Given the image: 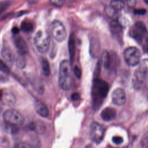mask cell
<instances>
[{
	"label": "cell",
	"mask_w": 148,
	"mask_h": 148,
	"mask_svg": "<svg viewBox=\"0 0 148 148\" xmlns=\"http://www.w3.org/2000/svg\"><path fill=\"white\" fill-rule=\"evenodd\" d=\"M109 91L108 84L100 79H95L92 87V98L93 106L99 108Z\"/></svg>",
	"instance_id": "1"
},
{
	"label": "cell",
	"mask_w": 148,
	"mask_h": 148,
	"mask_svg": "<svg viewBox=\"0 0 148 148\" xmlns=\"http://www.w3.org/2000/svg\"><path fill=\"white\" fill-rule=\"evenodd\" d=\"M71 65L69 62L64 60H62L59 67L58 84L60 88L64 91L70 90L72 85Z\"/></svg>",
	"instance_id": "2"
},
{
	"label": "cell",
	"mask_w": 148,
	"mask_h": 148,
	"mask_svg": "<svg viewBox=\"0 0 148 148\" xmlns=\"http://www.w3.org/2000/svg\"><path fill=\"white\" fill-rule=\"evenodd\" d=\"M148 76V60H143L140 62L138 69L135 72L132 80V86L134 88L138 90L144 85Z\"/></svg>",
	"instance_id": "3"
},
{
	"label": "cell",
	"mask_w": 148,
	"mask_h": 148,
	"mask_svg": "<svg viewBox=\"0 0 148 148\" xmlns=\"http://www.w3.org/2000/svg\"><path fill=\"white\" fill-rule=\"evenodd\" d=\"M34 43L37 50L40 53H45L48 50L50 44V36L45 31L39 30L35 35Z\"/></svg>",
	"instance_id": "4"
},
{
	"label": "cell",
	"mask_w": 148,
	"mask_h": 148,
	"mask_svg": "<svg viewBox=\"0 0 148 148\" xmlns=\"http://www.w3.org/2000/svg\"><path fill=\"white\" fill-rule=\"evenodd\" d=\"M123 57L125 63L130 66H135L140 62L141 53L135 47L126 48L123 52Z\"/></svg>",
	"instance_id": "5"
},
{
	"label": "cell",
	"mask_w": 148,
	"mask_h": 148,
	"mask_svg": "<svg viewBox=\"0 0 148 148\" xmlns=\"http://www.w3.org/2000/svg\"><path fill=\"white\" fill-rule=\"evenodd\" d=\"M2 117L5 123L16 126L21 125L24 120L23 115L18 110L13 108L5 110L2 114Z\"/></svg>",
	"instance_id": "6"
},
{
	"label": "cell",
	"mask_w": 148,
	"mask_h": 148,
	"mask_svg": "<svg viewBox=\"0 0 148 148\" xmlns=\"http://www.w3.org/2000/svg\"><path fill=\"white\" fill-rule=\"evenodd\" d=\"M50 29L51 35L56 41L62 42L66 39V29L61 21L54 20L51 24Z\"/></svg>",
	"instance_id": "7"
},
{
	"label": "cell",
	"mask_w": 148,
	"mask_h": 148,
	"mask_svg": "<svg viewBox=\"0 0 148 148\" xmlns=\"http://www.w3.org/2000/svg\"><path fill=\"white\" fill-rule=\"evenodd\" d=\"M147 34V28L143 23L141 21L136 22L130 29V36L137 42L142 43L143 40L146 37Z\"/></svg>",
	"instance_id": "8"
},
{
	"label": "cell",
	"mask_w": 148,
	"mask_h": 148,
	"mask_svg": "<svg viewBox=\"0 0 148 148\" xmlns=\"http://www.w3.org/2000/svg\"><path fill=\"white\" fill-rule=\"evenodd\" d=\"M104 127L97 122H92L90 126V137L92 142L96 144L100 143L104 137Z\"/></svg>",
	"instance_id": "9"
},
{
	"label": "cell",
	"mask_w": 148,
	"mask_h": 148,
	"mask_svg": "<svg viewBox=\"0 0 148 148\" xmlns=\"http://www.w3.org/2000/svg\"><path fill=\"white\" fill-rule=\"evenodd\" d=\"M0 101L4 105L12 106L15 104L16 98L12 91L7 88H3L0 90Z\"/></svg>",
	"instance_id": "10"
},
{
	"label": "cell",
	"mask_w": 148,
	"mask_h": 148,
	"mask_svg": "<svg viewBox=\"0 0 148 148\" xmlns=\"http://www.w3.org/2000/svg\"><path fill=\"white\" fill-rule=\"evenodd\" d=\"M112 102L117 106H122L126 102V94L124 90L120 88L115 89L112 94Z\"/></svg>",
	"instance_id": "11"
},
{
	"label": "cell",
	"mask_w": 148,
	"mask_h": 148,
	"mask_svg": "<svg viewBox=\"0 0 148 148\" xmlns=\"http://www.w3.org/2000/svg\"><path fill=\"white\" fill-rule=\"evenodd\" d=\"M1 56L7 64L12 65L15 61L14 54L11 49V48L8 46H3L1 50Z\"/></svg>",
	"instance_id": "12"
},
{
	"label": "cell",
	"mask_w": 148,
	"mask_h": 148,
	"mask_svg": "<svg viewBox=\"0 0 148 148\" xmlns=\"http://www.w3.org/2000/svg\"><path fill=\"white\" fill-rule=\"evenodd\" d=\"M15 46L20 54L25 55L28 51V45L24 39L21 36H17L14 40Z\"/></svg>",
	"instance_id": "13"
},
{
	"label": "cell",
	"mask_w": 148,
	"mask_h": 148,
	"mask_svg": "<svg viewBox=\"0 0 148 148\" xmlns=\"http://www.w3.org/2000/svg\"><path fill=\"white\" fill-rule=\"evenodd\" d=\"M34 107L36 113L42 117H47L49 114V110L46 105L39 100L34 102Z\"/></svg>",
	"instance_id": "14"
},
{
	"label": "cell",
	"mask_w": 148,
	"mask_h": 148,
	"mask_svg": "<svg viewBox=\"0 0 148 148\" xmlns=\"http://www.w3.org/2000/svg\"><path fill=\"white\" fill-rule=\"evenodd\" d=\"M116 116V110L113 108L107 107L103 109L101 113V118L105 121H110L115 119Z\"/></svg>",
	"instance_id": "15"
},
{
	"label": "cell",
	"mask_w": 148,
	"mask_h": 148,
	"mask_svg": "<svg viewBox=\"0 0 148 148\" xmlns=\"http://www.w3.org/2000/svg\"><path fill=\"white\" fill-rule=\"evenodd\" d=\"M110 28L114 35H119L122 32V25L116 19H113L110 23Z\"/></svg>",
	"instance_id": "16"
},
{
	"label": "cell",
	"mask_w": 148,
	"mask_h": 148,
	"mask_svg": "<svg viewBox=\"0 0 148 148\" xmlns=\"http://www.w3.org/2000/svg\"><path fill=\"white\" fill-rule=\"evenodd\" d=\"M41 68L42 73L45 76H49L50 73V68L49 63L46 58H42L41 60Z\"/></svg>",
	"instance_id": "17"
},
{
	"label": "cell",
	"mask_w": 148,
	"mask_h": 148,
	"mask_svg": "<svg viewBox=\"0 0 148 148\" xmlns=\"http://www.w3.org/2000/svg\"><path fill=\"white\" fill-rule=\"evenodd\" d=\"M34 26L32 23L28 20H25L21 24V29L25 32H30L33 30Z\"/></svg>",
	"instance_id": "18"
},
{
	"label": "cell",
	"mask_w": 148,
	"mask_h": 148,
	"mask_svg": "<svg viewBox=\"0 0 148 148\" xmlns=\"http://www.w3.org/2000/svg\"><path fill=\"white\" fill-rule=\"evenodd\" d=\"M75 40H74V38L73 36H71L69 39V52L70 54V57L71 60H73V57L75 55Z\"/></svg>",
	"instance_id": "19"
},
{
	"label": "cell",
	"mask_w": 148,
	"mask_h": 148,
	"mask_svg": "<svg viewBox=\"0 0 148 148\" xmlns=\"http://www.w3.org/2000/svg\"><path fill=\"white\" fill-rule=\"evenodd\" d=\"M15 62H16V66L20 69L24 68L25 66L26 61H25V59L24 58V55L19 54V56H18L15 58Z\"/></svg>",
	"instance_id": "20"
},
{
	"label": "cell",
	"mask_w": 148,
	"mask_h": 148,
	"mask_svg": "<svg viewBox=\"0 0 148 148\" xmlns=\"http://www.w3.org/2000/svg\"><path fill=\"white\" fill-rule=\"evenodd\" d=\"M110 5L116 10H119L124 8L125 3L123 0H112Z\"/></svg>",
	"instance_id": "21"
},
{
	"label": "cell",
	"mask_w": 148,
	"mask_h": 148,
	"mask_svg": "<svg viewBox=\"0 0 148 148\" xmlns=\"http://www.w3.org/2000/svg\"><path fill=\"white\" fill-rule=\"evenodd\" d=\"M117 10L114 9L110 5L107 6L105 9V13L108 16V17L112 18L113 19H115L117 16Z\"/></svg>",
	"instance_id": "22"
},
{
	"label": "cell",
	"mask_w": 148,
	"mask_h": 148,
	"mask_svg": "<svg viewBox=\"0 0 148 148\" xmlns=\"http://www.w3.org/2000/svg\"><path fill=\"white\" fill-rule=\"evenodd\" d=\"M102 61L103 66L106 68H108L109 67L110 63V56L107 51H104L103 53V54L102 56Z\"/></svg>",
	"instance_id": "23"
},
{
	"label": "cell",
	"mask_w": 148,
	"mask_h": 148,
	"mask_svg": "<svg viewBox=\"0 0 148 148\" xmlns=\"http://www.w3.org/2000/svg\"><path fill=\"white\" fill-rule=\"evenodd\" d=\"M0 71L5 74H8L10 72V69L9 66L3 61L1 60H0Z\"/></svg>",
	"instance_id": "24"
},
{
	"label": "cell",
	"mask_w": 148,
	"mask_h": 148,
	"mask_svg": "<svg viewBox=\"0 0 148 148\" xmlns=\"http://www.w3.org/2000/svg\"><path fill=\"white\" fill-rule=\"evenodd\" d=\"M49 3L53 6L60 8L63 6L64 0H49Z\"/></svg>",
	"instance_id": "25"
},
{
	"label": "cell",
	"mask_w": 148,
	"mask_h": 148,
	"mask_svg": "<svg viewBox=\"0 0 148 148\" xmlns=\"http://www.w3.org/2000/svg\"><path fill=\"white\" fill-rule=\"evenodd\" d=\"M140 145L142 147L148 146V131L143 135L140 140Z\"/></svg>",
	"instance_id": "26"
},
{
	"label": "cell",
	"mask_w": 148,
	"mask_h": 148,
	"mask_svg": "<svg viewBox=\"0 0 148 148\" xmlns=\"http://www.w3.org/2000/svg\"><path fill=\"white\" fill-rule=\"evenodd\" d=\"M112 142L115 145H121L123 142V139L120 136H114L112 138Z\"/></svg>",
	"instance_id": "27"
},
{
	"label": "cell",
	"mask_w": 148,
	"mask_h": 148,
	"mask_svg": "<svg viewBox=\"0 0 148 148\" xmlns=\"http://www.w3.org/2000/svg\"><path fill=\"white\" fill-rule=\"evenodd\" d=\"M74 73L77 79H80L81 77V71L77 66L74 67Z\"/></svg>",
	"instance_id": "28"
},
{
	"label": "cell",
	"mask_w": 148,
	"mask_h": 148,
	"mask_svg": "<svg viewBox=\"0 0 148 148\" xmlns=\"http://www.w3.org/2000/svg\"><path fill=\"white\" fill-rule=\"evenodd\" d=\"M135 13L138 15H143L146 13V10L145 9H137L135 10Z\"/></svg>",
	"instance_id": "29"
},
{
	"label": "cell",
	"mask_w": 148,
	"mask_h": 148,
	"mask_svg": "<svg viewBox=\"0 0 148 148\" xmlns=\"http://www.w3.org/2000/svg\"><path fill=\"white\" fill-rule=\"evenodd\" d=\"M80 95L77 92H73L71 95V99L73 101H76L80 99Z\"/></svg>",
	"instance_id": "30"
},
{
	"label": "cell",
	"mask_w": 148,
	"mask_h": 148,
	"mask_svg": "<svg viewBox=\"0 0 148 148\" xmlns=\"http://www.w3.org/2000/svg\"><path fill=\"white\" fill-rule=\"evenodd\" d=\"M127 5L130 8H133L135 6L136 3V0H125Z\"/></svg>",
	"instance_id": "31"
},
{
	"label": "cell",
	"mask_w": 148,
	"mask_h": 148,
	"mask_svg": "<svg viewBox=\"0 0 148 148\" xmlns=\"http://www.w3.org/2000/svg\"><path fill=\"white\" fill-rule=\"evenodd\" d=\"M14 147H30L31 146L27 143H18L14 146Z\"/></svg>",
	"instance_id": "32"
},
{
	"label": "cell",
	"mask_w": 148,
	"mask_h": 148,
	"mask_svg": "<svg viewBox=\"0 0 148 148\" xmlns=\"http://www.w3.org/2000/svg\"><path fill=\"white\" fill-rule=\"evenodd\" d=\"M12 32L14 34L16 35L19 32V29L17 28V27H14L13 29H12Z\"/></svg>",
	"instance_id": "33"
}]
</instances>
